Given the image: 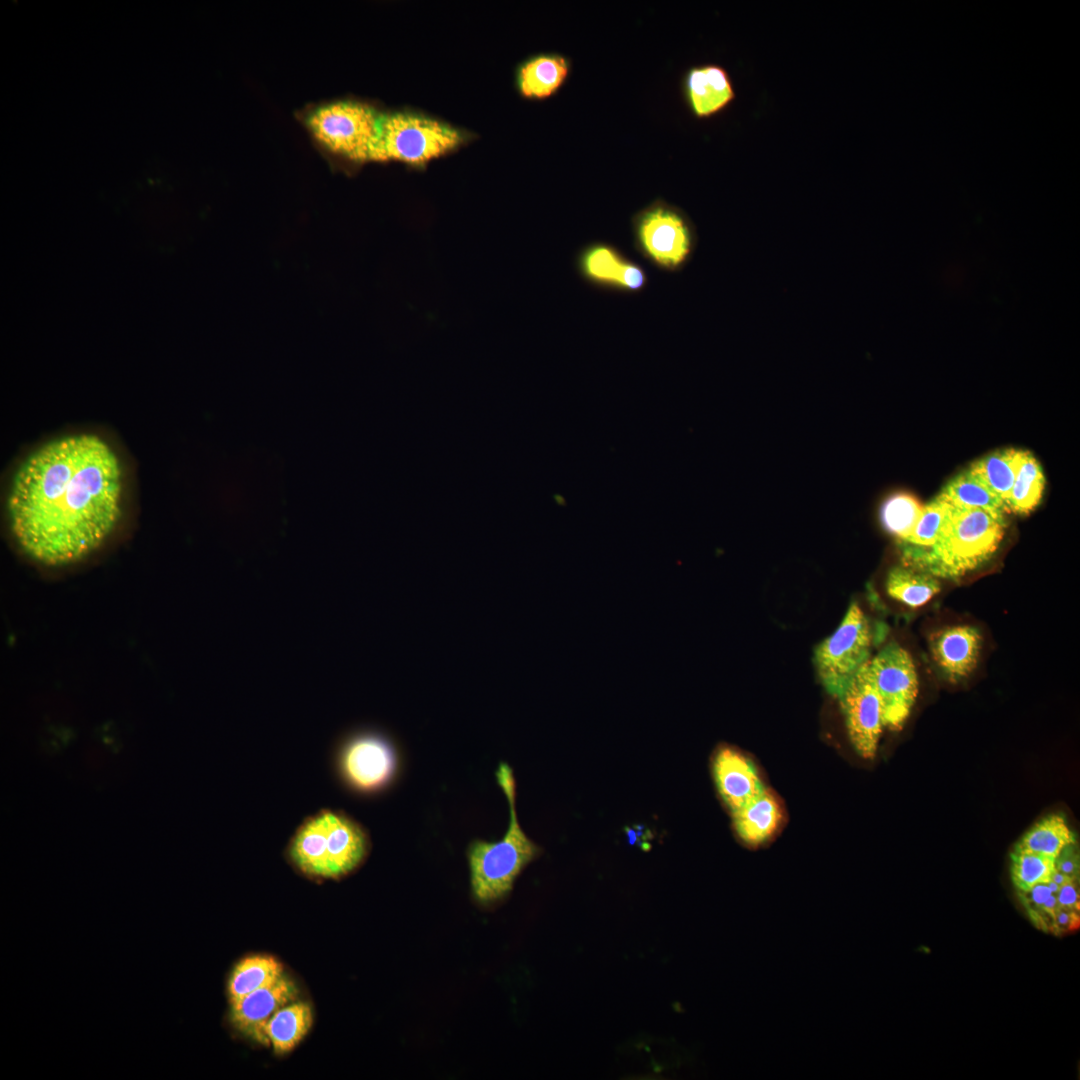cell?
Wrapping results in <instances>:
<instances>
[{
	"label": "cell",
	"instance_id": "obj_31",
	"mask_svg": "<svg viewBox=\"0 0 1080 1080\" xmlns=\"http://www.w3.org/2000/svg\"><path fill=\"white\" fill-rule=\"evenodd\" d=\"M1079 926V910L1061 907L1054 915V933L1074 930Z\"/></svg>",
	"mask_w": 1080,
	"mask_h": 1080
},
{
	"label": "cell",
	"instance_id": "obj_15",
	"mask_svg": "<svg viewBox=\"0 0 1080 1080\" xmlns=\"http://www.w3.org/2000/svg\"><path fill=\"white\" fill-rule=\"evenodd\" d=\"M686 103L697 118H708L728 107L736 97L728 71L715 63L690 67L683 78Z\"/></svg>",
	"mask_w": 1080,
	"mask_h": 1080
},
{
	"label": "cell",
	"instance_id": "obj_9",
	"mask_svg": "<svg viewBox=\"0 0 1080 1080\" xmlns=\"http://www.w3.org/2000/svg\"><path fill=\"white\" fill-rule=\"evenodd\" d=\"M879 696L884 727L899 730L906 722L918 694V678L911 655L895 642L868 661Z\"/></svg>",
	"mask_w": 1080,
	"mask_h": 1080
},
{
	"label": "cell",
	"instance_id": "obj_3",
	"mask_svg": "<svg viewBox=\"0 0 1080 1080\" xmlns=\"http://www.w3.org/2000/svg\"><path fill=\"white\" fill-rule=\"evenodd\" d=\"M369 850V835L362 825L343 812L323 809L296 829L287 856L310 878L339 879L356 870Z\"/></svg>",
	"mask_w": 1080,
	"mask_h": 1080
},
{
	"label": "cell",
	"instance_id": "obj_20",
	"mask_svg": "<svg viewBox=\"0 0 1080 1080\" xmlns=\"http://www.w3.org/2000/svg\"><path fill=\"white\" fill-rule=\"evenodd\" d=\"M284 975L282 964L273 956L252 955L241 959L231 970L227 981L229 1003L270 985Z\"/></svg>",
	"mask_w": 1080,
	"mask_h": 1080
},
{
	"label": "cell",
	"instance_id": "obj_19",
	"mask_svg": "<svg viewBox=\"0 0 1080 1080\" xmlns=\"http://www.w3.org/2000/svg\"><path fill=\"white\" fill-rule=\"evenodd\" d=\"M313 1023L311 1005L293 1001L279 1009L266 1026L270 1046L276 1055L292 1051L309 1032Z\"/></svg>",
	"mask_w": 1080,
	"mask_h": 1080
},
{
	"label": "cell",
	"instance_id": "obj_1",
	"mask_svg": "<svg viewBox=\"0 0 1080 1080\" xmlns=\"http://www.w3.org/2000/svg\"><path fill=\"white\" fill-rule=\"evenodd\" d=\"M122 487L120 461L102 438L77 434L50 441L13 476L7 498L13 536L43 564L77 561L115 528Z\"/></svg>",
	"mask_w": 1080,
	"mask_h": 1080
},
{
	"label": "cell",
	"instance_id": "obj_2",
	"mask_svg": "<svg viewBox=\"0 0 1080 1080\" xmlns=\"http://www.w3.org/2000/svg\"><path fill=\"white\" fill-rule=\"evenodd\" d=\"M1005 514L952 506L935 544L926 550H901L905 566L935 577L957 578L987 562L1005 533Z\"/></svg>",
	"mask_w": 1080,
	"mask_h": 1080
},
{
	"label": "cell",
	"instance_id": "obj_22",
	"mask_svg": "<svg viewBox=\"0 0 1080 1080\" xmlns=\"http://www.w3.org/2000/svg\"><path fill=\"white\" fill-rule=\"evenodd\" d=\"M1045 486L1040 463L1025 450H1020L1016 475L1006 506L1008 511L1025 515L1039 504Z\"/></svg>",
	"mask_w": 1080,
	"mask_h": 1080
},
{
	"label": "cell",
	"instance_id": "obj_10",
	"mask_svg": "<svg viewBox=\"0 0 1080 1080\" xmlns=\"http://www.w3.org/2000/svg\"><path fill=\"white\" fill-rule=\"evenodd\" d=\"M837 699L853 748L864 759L874 758L884 725L868 662L849 680Z\"/></svg>",
	"mask_w": 1080,
	"mask_h": 1080
},
{
	"label": "cell",
	"instance_id": "obj_13",
	"mask_svg": "<svg viewBox=\"0 0 1080 1080\" xmlns=\"http://www.w3.org/2000/svg\"><path fill=\"white\" fill-rule=\"evenodd\" d=\"M577 266L586 280L602 287L637 292L647 282L641 266L615 247L601 242L586 246L578 256Z\"/></svg>",
	"mask_w": 1080,
	"mask_h": 1080
},
{
	"label": "cell",
	"instance_id": "obj_25",
	"mask_svg": "<svg viewBox=\"0 0 1080 1080\" xmlns=\"http://www.w3.org/2000/svg\"><path fill=\"white\" fill-rule=\"evenodd\" d=\"M1019 455L1020 450L1000 449L980 458L969 468L1006 504L1014 483Z\"/></svg>",
	"mask_w": 1080,
	"mask_h": 1080
},
{
	"label": "cell",
	"instance_id": "obj_23",
	"mask_svg": "<svg viewBox=\"0 0 1080 1080\" xmlns=\"http://www.w3.org/2000/svg\"><path fill=\"white\" fill-rule=\"evenodd\" d=\"M886 591L893 599L912 608L926 604L940 591L937 577L908 566L892 568L886 579Z\"/></svg>",
	"mask_w": 1080,
	"mask_h": 1080
},
{
	"label": "cell",
	"instance_id": "obj_12",
	"mask_svg": "<svg viewBox=\"0 0 1080 1080\" xmlns=\"http://www.w3.org/2000/svg\"><path fill=\"white\" fill-rule=\"evenodd\" d=\"M341 767L352 786L370 791L383 786L391 778L395 756L391 745L382 736L363 733L345 746Z\"/></svg>",
	"mask_w": 1080,
	"mask_h": 1080
},
{
	"label": "cell",
	"instance_id": "obj_26",
	"mask_svg": "<svg viewBox=\"0 0 1080 1080\" xmlns=\"http://www.w3.org/2000/svg\"><path fill=\"white\" fill-rule=\"evenodd\" d=\"M922 508L920 501L909 493L891 494L880 507L881 524L898 542L904 541L912 532Z\"/></svg>",
	"mask_w": 1080,
	"mask_h": 1080
},
{
	"label": "cell",
	"instance_id": "obj_4",
	"mask_svg": "<svg viewBox=\"0 0 1080 1080\" xmlns=\"http://www.w3.org/2000/svg\"><path fill=\"white\" fill-rule=\"evenodd\" d=\"M496 778L509 805L508 829L497 842L473 841L467 852L472 895L484 906L504 899L512 890L517 876L541 852L518 822L512 769L506 763H501Z\"/></svg>",
	"mask_w": 1080,
	"mask_h": 1080
},
{
	"label": "cell",
	"instance_id": "obj_17",
	"mask_svg": "<svg viewBox=\"0 0 1080 1080\" xmlns=\"http://www.w3.org/2000/svg\"><path fill=\"white\" fill-rule=\"evenodd\" d=\"M570 72V61L556 53L539 54L524 61L517 71L522 96L544 99L559 90Z\"/></svg>",
	"mask_w": 1080,
	"mask_h": 1080
},
{
	"label": "cell",
	"instance_id": "obj_5",
	"mask_svg": "<svg viewBox=\"0 0 1080 1080\" xmlns=\"http://www.w3.org/2000/svg\"><path fill=\"white\" fill-rule=\"evenodd\" d=\"M633 232L638 251L653 265L671 272L687 263L696 244L687 215L662 199L634 216Z\"/></svg>",
	"mask_w": 1080,
	"mask_h": 1080
},
{
	"label": "cell",
	"instance_id": "obj_16",
	"mask_svg": "<svg viewBox=\"0 0 1080 1080\" xmlns=\"http://www.w3.org/2000/svg\"><path fill=\"white\" fill-rule=\"evenodd\" d=\"M981 647L979 630L969 625L947 627L934 633L930 640L933 660L952 681L961 680L972 673L977 666Z\"/></svg>",
	"mask_w": 1080,
	"mask_h": 1080
},
{
	"label": "cell",
	"instance_id": "obj_6",
	"mask_svg": "<svg viewBox=\"0 0 1080 1080\" xmlns=\"http://www.w3.org/2000/svg\"><path fill=\"white\" fill-rule=\"evenodd\" d=\"M381 115L366 104L338 101L317 108L308 119L316 139L352 160H375Z\"/></svg>",
	"mask_w": 1080,
	"mask_h": 1080
},
{
	"label": "cell",
	"instance_id": "obj_29",
	"mask_svg": "<svg viewBox=\"0 0 1080 1080\" xmlns=\"http://www.w3.org/2000/svg\"><path fill=\"white\" fill-rule=\"evenodd\" d=\"M1018 892L1031 920L1039 927L1042 916V906L1046 899L1051 895L1047 883H1039L1028 890Z\"/></svg>",
	"mask_w": 1080,
	"mask_h": 1080
},
{
	"label": "cell",
	"instance_id": "obj_11",
	"mask_svg": "<svg viewBox=\"0 0 1080 1080\" xmlns=\"http://www.w3.org/2000/svg\"><path fill=\"white\" fill-rule=\"evenodd\" d=\"M298 996V987L284 974L274 983L230 1003L228 1022L245 1038L270 1046L266 1034L269 1020L279 1009L298 1000Z\"/></svg>",
	"mask_w": 1080,
	"mask_h": 1080
},
{
	"label": "cell",
	"instance_id": "obj_24",
	"mask_svg": "<svg viewBox=\"0 0 1080 1080\" xmlns=\"http://www.w3.org/2000/svg\"><path fill=\"white\" fill-rule=\"evenodd\" d=\"M1075 842L1065 817L1051 814L1031 827L1015 848L1056 858L1064 847Z\"/></svg>",
	"mask_w": 1080,
	"mask_h": 1080
},
{
	"label": "cell",
	"instance_id": "obj_32",
	"mask_svg": "<svg viewBox=\"0 0 1080 1080\" xmlns=\"http://www.w3.org/2000/svg\"><path fill=\"white\" fill-rule=\"evenodd\" d=\"M1056 897L1059 906L1079 910L1078 879L1062 885Z\"/></svg>",
	"mask_w": 1080,
	"mask_h": 1080
},
{
	"label": "cell",
	"instance_id": "obj_28",
	"mask_svg": "<svg viewBox=\"0 0 1080 1080\" xmlns=\"http://www.w3.org/2000/svg\"><path fill=\"white\" fill-rule=\"evenodd\" d=\"M1055 869V858L1014 848L1011 853V877L1018 891L1047 883Z\"/></svg>",
	"mask_w": 1080,
	"mask_h": 1080
},
{
	"label": "cell",
	"instance_id": "obj_14",
	"mask_svg": "<svg viewBox=\"0 0 1080 1080\" xmlns=\"http://www.w3.org/2000/svg\"><path fill=\"white\" fill-rule=\"evenodd\" d=\"M712 771L718 793L731 813L766 790L752 762L734 748L723 746L716 751Z\"/></svg>",
	"mask_w": 1080,
	"mask_h": 1080
},
{
	"label": "cell",
	"instance_id": "obj_35",
	"mask_svg": "<svg viewBox=\"0 0 1080 1080\" xmlns=\"http://www.w3.org/2000/svg\"><path fill=\"white\" fill-rule=\"evenodd\" d=\"M1047 886H1048L1051 894H1055V895L1057 894V892L1060 889V886L1058 884H1056L1055 882H1053L1052 880H1049L1047 882Z\"/></svg>",
	"mask_w": 1080,
	"mask_h": 1080
},
{
	"label": "cell",
	"instance_id": "obj_18",
	"mask_svg": "<svg viewBox=\"0 0 1080 1080\" xmlns=\"http://www.w3.org/2000/svg\"><path fill=\"white\" fill-rule=\"evenodd\" d=\"M731 814L738 836L751 846L762 844L769 839L782 818L777 800L767 789Z\"/></svg>",
	"mask_w": 1080,
	"mask_h": 1080
},
{
	"label": "cell",
	"instance_id": "obj_7",
	"mask_svg": "<svg viewBox=\"0 0 1080 1080\" xmlns=\"http://www.w3.org/2000/svg\"><path fill=\"white\" fill-rule=\"evenodd\" d=\"M462 141L456 129L425 116L398 112L381 116L375 160L423 164L454 149Z\"/></svg>",
	"mask_w": 1080,
	"mask_h": 1080
},
{
	"label": "cell",
	"instance_id": "obj_8",
	"mask_svg": "<svg viewBox=\"0 0 1080 1080\" xmlns=\"http://www.w3.org/2000/svg\"><path fill=\"white\" fill-rule=\"evenodd\" d=\"M873 641L867 616L853 602L838 628L815 649L818 676L829 694L838 698L849 680L870 660Z\"/></svg>",
	"mask_w": 1080,
	"mask_h": 1080
},
{
	"label": "cell",
	"instance_id": "obj_21",
	"mask_svg": "<svg viewBox=\"0 0 1080 1080\" xmlns=\"http://www.w3.org/2000/svg\"><path fill=\"white\" fill-rule=\"evenodd\" d=\"M939 496L960 509H982L998 514L1008 511L1004 501L970 468L951 479Z\"/></svg>",
	"mask_w": 1080,
	"mask_h": 1080
},
{
	"label": "cell",
	"instance_id": "obj_34",
	"mask_svg": "<svg viewBox=\"0 0 1080 1080\" xmlns=\"http://www.w3.org/2000/svg\"><path fill=\"white\" fill-rule=\"evenodd\" d=\"M1073 879L1074 878H1071L1068 875L1063 874L1062 872H1060V871H1058L1056 869H1054V871L1052 872L1051 877H1050V880H1052L1053 882L1058 884L1060 887L1062 885L1072 881Z\"/></svg>",
	"mask_w": 1080,
	"mask_h": 1080
},
{
	"label": "cell",
	"instance_id": "obj_33",
	"mask_svg": "<svg viewBox=\"0 0 1080 1080\" xmlns=\"http://www.w3.org/2000/svg\"><path fill=\"white\" fill-rule=\"evenodd\" d=\"M1058 908H1059V904H1058V901H1057V897H1056V895H1055V894H1051V895H1050V896H1049V897H1048V898L1046 899V901L1044 902V904H1043V906H1042V909H1043V910H1044V911H1045L1046 913H1048V914H1050V915H1052V916H1054V915H1055V913H1056V911H1057V909H1058Z\"/></svg>",
	"mask_w": 1080,
	"mask_h": 1080
},
{
	"label": "cell",
	"instance_id": "obj_27",
	"mask_svg": "<svg viewBox=\"0 0 1080 1080\" xmlns=\"http://www.w3.org/2000/svg\"><path fill=\"white\" fill-rule=\"evenodd\" d=\"M952 505L939 495L924 505L912 532L901 542V550H926L937 541Z\"/></svg>",
	"mask_w": 1080,
	"mask_h": 1080
},
{
	"label": "cell",
	"instance_id": "obj_30",
	"mask_svg": "<svg viewBox=\"0 0 1080 1080\" xmlns=\"http://www.w3.org/2000/svg\"><path fill=\"white\" fill-rule=\"evenodd\" d=\"M1055 869L1071 878L1078 879L1079 852L1076 847V842L1064 847L1057 855L1055 858Z\"/></svg>",
	"mask_w": 1080,
	"mask_h": 1080
}]
</instances>
